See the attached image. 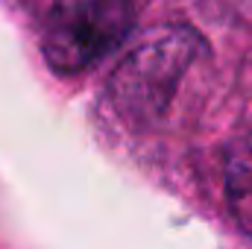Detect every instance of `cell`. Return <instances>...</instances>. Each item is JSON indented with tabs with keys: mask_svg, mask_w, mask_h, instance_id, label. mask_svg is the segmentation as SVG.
I'll list each match as a JSON object with an SVG mask.
<instances>
[{
	"mask_svg": "<svg viewBox=\"0 0 252 249\" xmlns=\"http://www.w3.org/2000/svg\"><path fill=\"white\" fill-rule=\"evenodd\" d=\"M226 196L238 223L252 235V135H247L229 156L226 164Z\"/></svg>",
	"mask_w": 252,
	"mask_h": 249,
	"instance_id": "cell-3",
	"label": "cell"
},
{
	"mask_svg": "<svg viewBox=\"0 0 252 249\" xmlns=\"http://www.w3.org/2000/svg\"><path fill=\"white\" fill-rule=\"evenodd\" d=\"M132 24V0H70L50 15L41 50L56 73H79L106 59Z\"/></svg>",
	"mask_w": 252,
	"mask_h": 249,
	"instance_id": "cell-1",
	"label": "cell"
},
{
	"mask_svg": "<svg viewBox=\"0 0 252 249\" xmlns=\"http://www.w3.org/2000/svg\"><path fill=\"white\" fill-rule=\"evenodd\" d=\"M196 47L199 35L182 27L147 35V41L138 44L112 76V97L118 100L121 112L132 118L161 112L179 76L188 70Z\"/></svg>",
	"mask_w": 252,
	"mask_h": 249,
	"instance_id": "cell-2",
	"label": "cell"
}]
</instances>
